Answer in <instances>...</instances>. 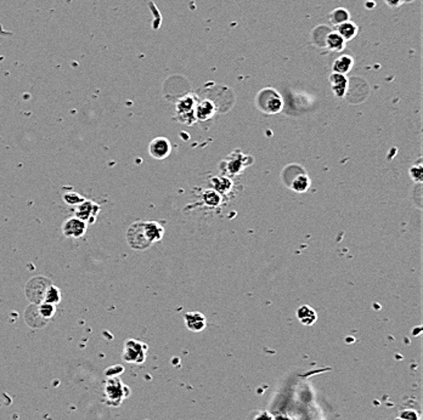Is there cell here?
Returning <instances> with one entry per match:
<instances>
[{"label": "cell", "instance_id": "cell-1", "mask_svg": "<svg viewBox=\"0 0 423 420\" xmlns=\"http://www.w3.org/2000/svg\"><path fill=\"white\" fill-rule=\"evenodd\" d=\"M257 107L267 114L280 113L284 108V101L274 89H263L257 96Z\"/></svg>", "mask_w": 423, "mask_h": 420}, {"label": "cell", "instance_id": "cell-2", "mask_svg": "<svg viewBox=\"0 0 423 420\" xmlns=\"http://www.w3.org/2000/svg\"><path fill=\"white\" fill-rule=\"evenodd\" d=\"M126 243L134 250H146L152 246L145 232V221H135L126 230Z\"/></svg>", "mask_w": 423, "mask_h": 420}, {"label": "cell", "instance_id": "cell-3", "mask_svg": "<svg viewBox=\"0 0 423 420\" xmlns=\"http://www.w3.org/2000/svg\"><path fill=\"white\" fill-rule=\"evenodd\" d=\"M105 393L108 405L118 407L122 403L123 399L129 396V389L123 384L122 380L117 375H110L107 381H106Z\"/></svg>", "mask_w": 423, "mask_h": 420}, {"label": "cell", "instance_id": "cell-4", "mask_svg": "<svg viewBox=\"0 0 423 420\" xmlns=\"http://www.w3.org/2000/svg\"><path fill=\"white\" fill-rule=\"evenodd\" d=\"M148 349L149 347L145 342L136 340V339H128L123 346L122 357L126 363L141 364L145 362Z\"/></svg>", "mask_w": 423, "mask_h": 420}, {"label": "cell", "instance_id": "cell-5", "mask_svg": "<svg viewBox=\"0 0 423 420\" xmlns=\"http://www.w3.org/2000/svg\"><path fill=\"white\" fill-rule=\"evenodd\" d=\"M50 284L51 282L48 278L37 276V277H33L32 280L28 281V283L26 284L25 294L32 304L39 305L44 300L45 292H47Z\"/></svg>", "mask_w": 423, "mask_h": 420}, {"label": "cell", "instance_id": "cell-6", "mask_svg": "<svg viewBox=\"0 0 423 420\" xmlns=\"http://www.w3.org/2000/svg\"><path fill=\"white\" fill-rule=\"evenodd\" d=\"M100 212H101V206L99 204L93 202V200L85 199L84 202L76 206L74 217L83 220L88 225H91V224H95Z\"/></svg>", "mask_w": 423, "mask_h": 420}, {"label": "cell", "instance_id": "cell-7", "mask_svg": "<svg viewBox=\"0 0 423 420\" xmlns=\"http://www.w3.org/2000/svg\"><path fill=\"white\" fill-rule=\"evenodd\" d=\"M88 224L76 217L68 218L62 224V234L67 238H82L86 234Z\"/></svg>", "mask_w": 423, "mask_h": 420}, {"label": "cell", "instance_id": "cell-8", "mask_svg": "<svg viewBox=\"0 0 423 420\" xmlns=\"http://www.w3.org/2000/svg\"><path fill=\"white\" fill-rule=\"evenodd\" d=\"M172 152V146L168 139L166 137H156L150 142L149 153L150 156L154 157L155 159L162 160L169 157Z\"/></svg>", "mask_w": 423, "mask_h": 420}, {"label": "cell", "instance_id": "cell-9", "mask_svg": "<svg viewBox=\"0 0 423 420\" xmlns=\"http://www.w3.org/2000/svg\"><path fill=\"white\" fill-rule=\"evenodd\" d=\"M195 105L194 97L185 96L177 103V113L179 114L180 120L185 124H192V120L195 119Z\"/></svg>", "mask_w": 423, "mask_h": 420}, {"label": "cell", "instance_id": "cell-10", "mask_svg": "<svg viewBox=\"0 0 423 420\" xmlns=\"http://www.w3.org/2000/svg\"><path fill=\"white\" fill-rule=\"evenodd\" d=\"M184 321H185L186 328L194 333L202 332L207 327L206 316H204L202 312H186L185 315H184Z\"/></svg>", "mask_w": 423, "mask_h": 420}, {"label": "cell", "instance_id": "cell-11", "mask_svg": "<svg viewBox=\"0 0 423 420\" xmlns=\"http://www.w3.org/2000/svg\"><path fill=\"white\" fill-rule=\"evenodd\" d=\"M330 83H331V86H332L333 94H335L336 96L339 97V99L345 96V93H347V90H348V84H349V82H348V78L344 76V74L335 73V72H333L330 77Z\"/></svg>", "mask_w": 423, "mask_h": 420}, {"label": "cell", "instance_id": "cell-12", "mask_svg": "<svg viewBox=\"0 0 423 420\" xmlns=\"http://www.w3.org/2000/svg\"><path fill=\"white\" fill-rule=\"evenodd\" d=\"M296 316H297L298 321L307 327L313 326L318 321V313L309 305H302L301 307H298Z\"/></svg>", "mask_w": 423, "mask_h": 420}, {"label": "cell", "instance_id": "cell-13", "mask_svg": "<svg viewBox=\"0 0 423 420\" xmlns=\"http://www.w3.org/2000/svg\"><path fill=\"white\" fill-rule=\"evenodd\" d=\"M145 232L149 241L154 244L156 242L162 241L163 236H165V227L157 221H145Z\"/></svg>", "mask_w": 423, "mask_h": 420}, {"label": "cell", "instance_id": "cell-14", "mask_svg": "<svg viewBox=\"0 0 423 420\" xmlns=\"http://www.w3.org/2000/svg\"><path fill=\"white\" fill-rule=\"evenodd\" d=\"M353 66H354V59L352 56H349V55H342V56H339L338 59L335 60V62H333L332 65V71L335 72V73H339V74H348L350 71L353 70Z\"/></svg>", "mask_w": 423, "mask_h": 420}, {"label": "cell", "instance_id": "cell-15", "mask_svg": "<svg viewBox=\"0 0 423 420\" xmlns=\"http://www.w3.org/2000/svg\"><path fill=\"white\" fill-rule=\"evenodd\" d=\"M310 183L312 182H310L309 176H308L306 172L301 171L299 174H297L295 177H293L292 181H291L290 187L293 189V191L299 192V193H303V192H306L309 189Z\"/></svg>", "mask_w": 423, "mask_h": 420}, {"label": "cell", "instance_id": "cell-16", "mask_svg": "<svg viewBox=\"0 0 423 420\" xmlns=\"http://www.w3.org/2000/svg\"><path fill=\"white\" fill-rule=\"evenodd\" d=\"M215 107L213 102L206 100V101H202L200 105L196 106V108H195V117L200 120H208L209 118L213 117Z\"/></svg>", "mask_w": 423, "mask_h": 420}, {"label": "cell", "instance_id": "cell-17", "mask_svg": "<svg viewBox=\"0 0 423 420\" xmlns=\"http://www.w3.org/2000/svg\"><path fill=\"white\" fill-rule=\"evenodd\" d=\"M336 32L345 42H348V40H352L356 37V34H358V26L352 21H347L344 24L337 26V31Z\"/></svg>", "mask_w": 423, "mask_h": 420}, {"label": "cell", "instance_id": "cell-18", "mask_svg": "<svg viewBox=\"0 0 423 420\" xmlns=\"http://www.w3.org/2000/svg\"><path fill=\"white\" fill-rule=\"evenodd\" d=\"M326 47L331 51L339 53L345 48V40L339 36L337 32H331L326 36Z\"/></svg>", "mask_w": 423, "mask_h": 420}, {"label": "cell", "instance_id": "cell-19", "mask_svg": "<svg viewBox=\"0 0 423 420\" xmlns=\"http://www.w3.org/2000/svg\"><path fill=\"white\" fill-rule=\"evenodd\" d=\"M330 21L333 26H337L344 24V22L350 21V14L349 11L345 10L344 8H338L335 9L332 13L330 14Z\"/></svg>", "mask_w": 423, "mask_h": 420}, {"label": "cell", "instance_id": "cell-20", "mask_svg": "<svg viewBox=\"0 0 423 420\" xmlns=\"http://www.w3.org/2000/svg\"><path fill=\"white\" fill-rule=\"evenodd\" d=\"M61 300H62L61 290L57 288L56 286H53V284H50V286H49V288L47 289V292H45L44 300H43V303L57 305V304L61 303Z\"/></svg>", "mask_w": 423, "mask_h": 420}, {"label": "cell", "instance_id": "cell-21", "mask_svg": "<svg viewBox=\"0 0 423 420\" xmlns=\"http://www.w3.org/2000/svg\"><path fill=\"white\" fill-rule=\"evenodd\" d=\"M38 311L40 313V316H42L43 318L47 319H51L55 316L56 313V305H53V304H48V303H42L38 305Z\"/></svg>", "mask_w": 423, "mask_h": 420}, {"label": "cell", "instance_id": "cell-22", "mask_svg": "<svg viewBox=\"0 0 423 420\" xmlns=\"http://www.w3.org/2000/svg\"><path fill=\"white\" fill-rule=\"evenodd\" d=\"M63 200H65V203L68 204V205L77 206V205H79L80 203L84 202L85 198L83 197L82 194H79L78 192L73 191V192H67V193L63 194Z\"/></svg>", "mask_w": 423, "mask_h": 420}, {"label": "cell", "instance_id": "cell-23", "mask_svg": "<svg viewBox=\"0 0 423 420\" xmlns=\"http://www.w3.org/2000/svg\"><path fill=\"white\" fill-rule=\"evenodd\" d=\"M219 194L215 193V192H207L206 194H204V200H206L207 204H209V205H217L218 203H219Z\"/></svg>", "mask_w": 423, "mask_h": 420}, {"label": "cell", "instance_id": "cell-24", "mask_svg": "<svg viewBox=\"0 0 423 420\" xmlns=\"http://www.w3.org/2000/svg\"><path fill=\"white\" fill-rule=\"evenodd\" d=\"M410 176L412 177L413 181L421 182V180H422V166L419 165V164L417 166L413 165L412 168L410 169Z\"/></svg>", "mask_w": 423, "mask_h": 420}, {"label": "cell", "instance_id": "cell-25", "mask_svg": "<svg viewBox=\"0 0 423 420\" xmlns=\"http://www.w3.org/2000/svg\"><path fill=\"white\" fill-rule=\"evenodd\" d=\"M254 420H274V418H272V415L269 412H261L255 415Z\"/></svg>", "mask_w": 423, "mask_h": 420}, {"label": "cell", "instance_id": "cell-26", "mask_svg": "<svg viewBox=\"0 0 423 420\" xmlns=\"http://www.w3.org/2000/svg\"><path fill=\"white\" fill-rule=\"evenodd\" d=\"M385 3H387V4L389 5V7L396 8V7H399L400 4H401L402 0H385Z\"/></svg>", "mask_w": 423, "mask_h": 420}, {"label": "cell", "instance_id": "cell-27", "mask_svg": "<svg viewBox=\"0 0 423 420\" xmlns=\"http://www.w3.org/2000/svg\"><path fill=\"white\" fill-rule=\"evenodd\" d=\"M367 5H368L367 8H370V9L373 8V3H367Z\"/></svg>", "mask_w": 423, "mask_h": 420}]
</instances>
